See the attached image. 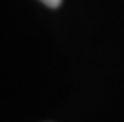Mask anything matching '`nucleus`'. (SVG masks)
Segmentation results:
<instances>
[{"instance_id": "obj_1", "label": "nucleus", "mask_w": 124, "mask_h": 122, "mask_svg": "<svg viewBox=\"0 0 124 122\" xmlns=\"http://www.w3.org/2000/svg\"><path fill=\"white\" fill-rule=\"evenodd\" d=\"M40 2H44V4H46L47 8H58L62 0H40Z\"/></svg>"}]
</instances>
